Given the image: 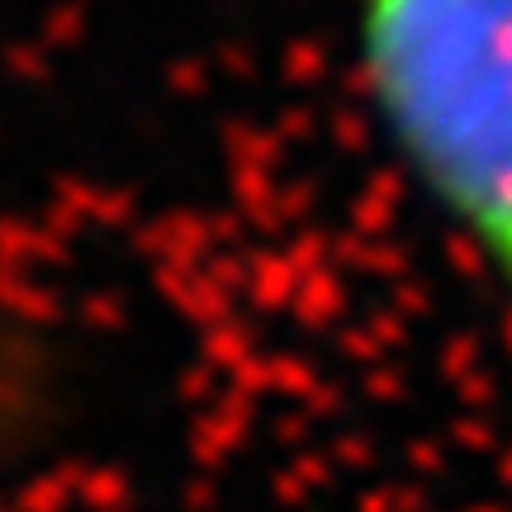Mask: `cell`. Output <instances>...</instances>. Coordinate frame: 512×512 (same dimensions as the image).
<instances>
[{"mask_svg":"<svg viewBox=\"0 0 512 512\" xmlns=\"http://www.w3.org/2000/svg\"><path fill=\"white\" fill-rule=\"evenodd\" d=\"M57 399V361L43 332L0 309V460L43 432Z\"/></svg>","mask_w":512,"mask_h":512,"instance_id":"2","label":"cell"},{"mask_svg":"<svg viewBox=\"0 0 512 512\" xmlns=\"http://www.w3.org/2000/svg\"><path fill=\"white\" fill-rule=\"evenodd\" d=\"M370 124L512 337V0H342Z\"/></svg>","mask_w":512,"mask_h":512,"instance_id":"1","label":"cell"}]
</instances>
